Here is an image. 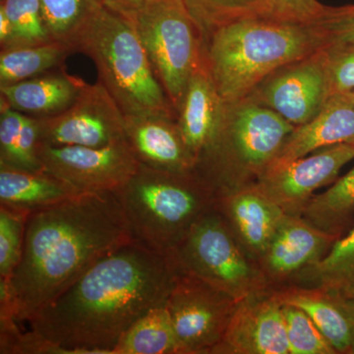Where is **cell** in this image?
Segmentation results:
<instances>
[{
	"mask_svg": "<svg viewBox=\"0 0 354 354\" xmlns=\"http://www.w3.org/2000/svg\"><path fill=\"white\" fill-rule=\"evenodd\" d=\"M177 274L169 258L132 241L97 261L27 323L68 354H113L133 324L167 304Z\"/></svg>",
	"mask_w": 354,
	"mask_h": 354,
	"instance_id": "1",
	"label": "cell"
},
{
	"mask_svg": "<svg viewBox=\"0 0 354 354\" xmlns=\"http://www.w3.org/2000/svg\"><path fill=\"white\" fill-rule=\"evenodd\" d=\"M115 192H84L32 212L11 283L27 323L102 257L132 241Z\"/></svg>",
	"mask_w": 354,
	"mask_h": 354,
	"instance_id": "2",
	"label": "cell"
},
{
	"mask_svg": "<svg viewBox=\"0 0 354 354\" xmlns=\"http://www.w3.org/2000/svg\"><path fill=\"white\" fill-rule=\"evenodd\" d=\"M204 62L223 102L245 99L267 77L321 50L316 25L265 17L232 21L204 38Z\"/></svg>",
	"mask_w": 354,
	"mask_h": 354,
	"instance_id": "3",
	"label": "cell"
},
{
	"mask_svg": "<svg viewBox=\"0 0 354 354\" xmlns=\"http://www.w3.org/2000/svg\"><path fill=\"white\" fill-rule=\"evenodd\" d=\"M115 193L133 241L167 258L216 199L196 171L174 174L143 165Z\"/></svg>",
	"mask_w": 354,
	"mask_h": 354,
	"instance_id": "4",
	"label": "cell"
},
{
	"mask_svg": "<svg viewBox=\"0 0 354 354\" xmlns=\"http://www.w3.org/2000/svg\"><path fill=\"white\" fill-rule=\"evenodd\" d=\"M75 51L94 62L100 82L125 115L174 118L176 111L156 76L141 39L127 18L102 6L81 32Z\"/></svg>",
	"mask_w": 354,
	"mask_h": 354,
	"instance_id": "5",
	"label": "cell"
},
{
	"mask_svg": "<svg viewBox=\"0 0 354 354\" xmlns=\"http://www.w3.org/2000/svg\"><path fill=\"white\" fill-rule=\"evenodd\" d=\"M295 127L250 97L225 102L220 127L196 172L216 194L253 185Z\"/></svg>",
	"mask_w": 354,
	"mask_h": 354,
	"instance_id": "6",
	"label": "cell"
},
{
	"mask_svg": "<svg viewBox=\"0 0 354 354\" xmlns=\"http://www.w3.org/2000/svg\"><path fill=\"white\" fill-rule=\"evenodd\" d=\"M129 21L177 113L191 77L204 62L199 25L184 0H145Z\"/></svg>",
	"mask_w": 354,
	"mask_h": 354,
	"instance_id": "7",
	"label": "cell"
},
{
	"mask_svg": "<svg viewBox=\"0 0 354 354\" xmlns=\"http://www.w3.org/2000/svg\"><path fill=\"white\" fill-rule=\"evenodd\" d=\"M169 258L177 271L197 277L237 302L269 288L257 264L215 208L196 221Z\"/></svg>",
	"mask_w": 354,
	"mask_h": 354,
	"instance_id": "8",
	"label": "cell"
},
{
	"mask_svg": "<svg viewBox=\"0 0 354 354\" xmlns=\"http://www.w3.org/2000/svg\"><path fill=\"white\" fill-rule=\"evenodd\" d=\"M239 302L197 277L178 272L167 308L179 354H212Z\"/></svg>",
	"mask_w": 354,
	"mask_h": 354,
	"instance_id": "9",
	"label": "cell"
},
{
	"mask_svg": "<svg viewBox=\"0 0 354 354\" xmlns=\"http://www.w3.org/2000/svg\"><path fill=\"white\" fill-rule=\"evenodd\" d=\"M36 118L44 145L100 148L127 138L125 114L99 80L84 83L68 109Z\"/></svg>",
	"mask_w": 354,
	"mask_h": 354,
	"instance_id": "10",
	"label": "cell"
},
{
	"mask_svg": "<svg viewBox=\"0 0 354 354\" xmlns=\"http://www.w3.org/2000/svg\"><path fill=\"white\" fill-rule=\"evenodd\" d=\"M38 157L43 171L81 192H116L140 165L127 138L100 148L39 144Z\"/></svg>",
	"mask_w": 354,
	"mask_h": 354,
	"instance_id": "11",
	"label": "cell"
},
{
	"mask_svg": "<svg viewBox=\"0 0 354 354\" xmlns=\"http://www.w3.org/2000/svg\"><path fill=\"white\" fill-rule=\"evenodd\" d=\"M247 97L272 109L295 127L308 122L330 97L321 50L277 70Z\"/></svg>",
	"mask_w": 354,
	"mask_h": 354,
	"instance_id": "12",
	"label": "cell"
},
{
	"mask_svg": "<svg viewBox=\"0 0 354 354\" xmlns=\"http://www.w3.org/2000/svg\"><path fill=\"white\" fill-rule=\"evenodd\" d=\"M354 160V143L321 149L267 172L254 186L288 216H302L317 191L332 185Z\"/></svg>",
	"mask_w": 354,
	"mask_h": 354,
	"instance_id": "13",
	"label": "cell"
},
{
	"mask_svg": "<svg viewBox=\"0 0 354 354\" xmlns=\"http://www.w3.org/2000/svg\"><path fill=\"white\" fill-rule=\"evenodd\" d=\"M283 302L266 288L236 305L214 354H290Z\"/></svg>",
	"mask_w": 354,
	"mask_h": 354,
	"instance_id": "14",
	"label": "cell"
},
{
	"mask_svg": "<svg viewBox=\"0 0 354 354\" xmlns=\"http://www.w3.org/2000/svg\"><path fill=\"white\" fill-rule=\"evenodd\" d=\"M342 236L319 230L302 216L286 215L257 266L270 288L290 285L322 259Z\"/></svg>",
	"mask_w": 354,
	"mask_h": 354,
	"instance_id": "15",
	"label": "cell"
},
{
	"mask_svg": "<svg viewBox=\"0 0 354 354\" xmlns=\"http://www.w3.org/2000/svg\"><path fill=\"white\" fill-rule=\"evenodd\" d=\"M215 209L256 264L286 216L254 184L216 195Z\"/></svg>",
	"mask_w": 354,
	"mask_h": 354,
	"instance_id": "16",
	"label": "cell"
},
{
	"mask_svg": "<svg viewBox=\"0 0 354 354\" xmlns=\"http://www.w3.org/2000/svg\"><path fill=\"white\" fill-rule=\"evenodd\" d=\"M125 136L140 165L174 174L196 171L176 118L164 115H125Z\"/></svg>",
	"mask_w": 354,
	"mask_h": 354,
	"instance_id": "17",
	"label": "cell"
},
{
	"mask_svg": "<svg viewBox=\"0 0 354 354\" xmlns=\"http://www.w3.org/2000/svg\"><path fill=\"white\" fill-rule=\"evenodd\" d=\"M353 143L354 104L346 95H332L320 113L295 127L266 174L321 149Z\"/></svg>",
	"mask_w": 354,
	"mask_h": 354,
	"instance_id": "18",
	"label": "cell"
},
{
	"mask_svg": "<svg viewBox=\"0 0 354 354\" xmlns=\"http://www.w3.org/2000/svg\"><path fill=\"white\" fill-rule=\"evenodd\" d=\"M283 304L308 314L335 353L351 354L354 346V304L351 298L318 286L288 285L274 288Z\"/></svg>",
	"mask_w": 354,
	"mask_h": 354,
	"instance_id": "19",
	"label": "cell"
},
{
	"mask_svg": "<svg viewBox=\"0 0 354 354\" xmlns=\"http://www.w3.org/2000/svg\"><path fill=\"white\" fill-rule=\"evenodd\" d=\"M225 102L205 62L191 77L176 113V122L188 150L199 164L220 127Z\"/></svg>",
	"mask_w": 354,
	"mask_h": 354,
	"instance_id": "20",
	"label": "cell"
},
{
	"mask_svg": "<svg viewBox=\"0 0 354 354\" xmlns=\"http://www.w3.org/2000/svg\"><path fill=\"white\" fill-rule=\"evenodd\" d=\"M85 83L64 68L7 85H0L1 106L32 118L55 115L68 109Z\"/></svg>",
	"mask_w": 354,
	"mask_h": 354,
	"instance_id": "21",
	"label": "cell"
},
{
	"mask_svg": "<svg viewBox=\"0 0 354 354\" xmlns=\"http://www.w3.org/2000/svg\"><path fill=\"white\" fill-rule=\"evenodd\" d=\"M81 191L44 171H29L0 165V205L32 212L53 206Z\"/></svg>",
	"mask_w": 354,
	"mask_h": 354,
	"instance_id": "22",
	"label": "cell"
},
{
	"mask_svg": "<svg viewBox=\"0 0 354 354\" xmlns=\"http://www.w3.org/2000/svg\"><path fill=\"white\" fill-rule=\"evenodd\" d=\"M301 216L327 234L342 236L351 230L354 216V167L327 190L312 198Z\"/></svg>",
	"mask_w": 354,
	"mask_h": 354,
	"instance_id": "23",
	"label": "cell"
},
{
	"mask_svg": "<svg viewBox=\"0 0 354 354\" xmlns=\"http://www.w3.org/2000/svg\"><path fill=\"white\" fill-rule=\"evenodd\" d=\"M290 285L318 286L348 297L354 290V227L339 237L322 259L300 272Z\"/></svg>",
	"mask_w": 354,
	"mask_h": 354,
	"instance_id": "24",
	"label": "cell"
},
{
	"mask_svg": "<svg viewBox=\"0 0 354 354\" xmlns=\"http://www.w3.org/2000/svg\"><path fill=\"white\" fill-rule=\"evenodd\" d=\"M74 50L67 44L50 41L3 48L0 53V85L20 82L59 68Z\"/></svg>",
	"mask_w": 354,
	"mask_h": 354,
	"instance_id": "25",
	"label": "cell"
},
{
	"mask_svg": "<svg viewBox=\"0 0 354 354\" xmlns=\"http://www.w3.org/2000/svg\"><path fill=\"white\" fill-rule=\"evenodd\" d=\"M113 354H179L167 305L144 314L121 337Z\"/></svg>",
	"mask_w": 354,
	"mask_h": 354,
	"instance_id": "26",
	"label": "cell"
},
{
	"mask_svg": "<svg viewBox=\"0 0 354 354\" xmlns=\"http://www.w3.org/2000/svg\"><path fill=\"white\" fill-rule=\"evenodd\" d=\"M44 27L51 41L75 51L77 39L104 6L102 0H39Z\"/></svg>",
	"mask_w": 354,
	"mask_h": 354,
	"instance_id": "27",
	"label": "cell"
},
{
	"mask_svg": "<svg viewBox=\"0 0 354 354\" xmlns=\"http://www.w3.org/2000/svg\"><path fill=\"white\" fill-rule=\"evenodd\" d=\"M203 36L232 21L264 17L265 0H184Z\"/></svg>",
	"mask_w": 354,
	"mask_h": 354,
	"instance_id": "28",
	"label": "cell"
},
{
	"mask_svg": "<svg viewBox=\"0 0 354 354\" xmlns=\"http://www.w3.org/2000/svg\"><path fill=\"white\" fill-rule=\"evenodd\" d=\"M0 8L11 25V39L4 48L51 41L44 27L39 0H4Z\"/></svg>",
	"mask_w": 354,
	"mask_h": 354,
	"instance_id": "29",
	"label": "cell"
},
{
	"mask_svg": "<svg viewBox=\"0 0 354 354\" xmlns=\"http://www.w3.org/2000/svg\"><path fill=\"white\" fill-rule=\"evenodd\" d=\"M283 310L290 354H337L306 312L290 304Z\"/></svg>",
	"mask_w": 354,
	"mask_h": 354,
	"instance_id": "30",
	"label": "cell"
},
{
	"mask_svg": "<svg viewBox=\"0 0 354 354\" xmlns=\"http://www.w3.org/2000/svg\"><path fill=\"white\" fill-rule=\"evenodd\" d=\"M28 212L0 205V278L11 279L24 248Z\"/></svg>",
	"mask_w": 354,
	"mask_h": 354,
	"instance_id": "31",
	"label": "cell"
},
{
	"mask_svg": "<svg viewBox=\"0 0 354 354\" xmlns=\"http://www.w3.org/2000/svg\"><path fill=\"white\" fill-rule=\"evenodd\" d=\"M330 95L354 91V44L327 43L321 48Z\"/></svg>",
	"mask_w": 354,
	"mask_h": 354,
	"instance_id": "32",
	"label": "cell"
},
{
	"mask_svg": "<svg viewBox=\"0 0 354 354\" xmlns=\"http://www.w3.org/2000/svg\"><path fill=\"white\" fill-rule=\"evenodd\" d=\"M326 7L318 0H265L264 17L295 24L315 25Z\"/></svg>",
	"mask_w": 354,
	"mask_h": 354,
	"instance_id": "33",
	"label": "cell"
},
{
	"mask_svg": "<svg viewBox=\"0 0 354 354\" xmlns=\"http://www.w3.org/2000/svg\"><path fill=\"white\" fill-rule=\"evenodd\" d=\"M315 25L322 32L326 43L354 44V4L326 7Z\"/></svg>",
	"mask_w": 354,
	"mask_h": 354,
	"instance_id": "34",
	"label": "cell"
},
{
	"mask_svg": "<svg viewBox=\"0 0 354 354\" xmlns=\"http://www.w3.org/2000/svg\"><path fill=\"white\" fill-rule=\"evenodd\" d=\"M39 144L38 120L32 116L26 115L12 162L8 167L29 171H43L38 157Z\"/></svg>",
	"mask_w": 354,
	"mask_h": 354,
	"instance_id": "35",
	"label": "cell"
},
{
	"mask_svg": "<svg viewBox=\"0 0 354 354\" xmlns=\"http://www.w3.org/2000/svg\"><path fill=\"white\" fill-rule=\"evenodd\" d=\"M0 108V165L9 167L12 162L26 114L6 106Z\"/></svg>",
	"mask_w": 354,
	"mask_h": 354,
	"instance_id": "36",
	"label": "cell"
},
{
	"mask_svg": "<svg viewBox=\"0 0 354 354\" xmlns=\"http://www.w3.org/2000/svg\"><path fill=\"white\" fill-rule=\"evenodd\" d=\"M145 0H102L104 6L130 20Z\"/></svg>",
	"mask_w": 354,
	"mask_h": 354,
	"instance_id": "37",
	"label": "cell"
},
{
	"mask_svg": "<svg viewBox=\"0 0 354 354\" xmlns=\"http://www.w3.org/2000/svg\"><path fill=\"white\" fill-rule=\"evenodd\" d=\"M11 39V25L6 14L0 8V44L1 48H6Z\"/></svg>",
	"mask_w": 354,
	"mask_h": 354,
	"instance_id": "38",
	"label": "cell"
},
{
	"mask_svg": "<svg viewBox=\"0 0 354 354\" xmlns=\"http://www.w3.org/2000/svg\"><path fill=\"white\" fill-rule=\"evenodd\" d=\"M344 95H346V97H348V99L351 100V101L353 102L354 104V91H353V92L348 93V94Z\"/></svg>",
	"mask_w": 354,
	"mask_h": 354,
	"instance_id": "39",
	"label": "cell"
},
{
	"mask_svg": "<svg viewBox=\"0 0 354 354\" xmlns=\"http://www.w3.org/2000/svg\"><path fill=\"white\" fill-rule=\"evenodd\" d=\"M348 298H351V301H353L354 304V290L353 291V293L349 295Z\"/></svg>",
	"mask_w": 354,
	"mask_h": 354,
	"instance_id": "40",
	"label": "cell"
},
{
	"mask_svg": "<svg viewBox=\"0 0 354 354\" xmlns=\"http://www.w3.org/2000/svg\"><path fill=\"white\" fill-rule=\"evenodd\" d=\"M351 354H354V346H353V351H351Z\"/></svg>",
	"mask_w": 354,
	"mask_h": 354,
	"instance_id": "41",
	"label": "cell"
},
{
	"mask_svg": "<svg viewBox=\"0 0 354 354\" xmlns=\"http://www.w3.org/2000/svg\"><path fill=\"white\" fill-rule=\"evenodd\" d=\"M1 1H4V0H1Z\"/></svg>",
	"mask_w": 354,
	"mask_h": 354,
	"instance_id": "42",
	"label": "cell"
}]
</instances>
